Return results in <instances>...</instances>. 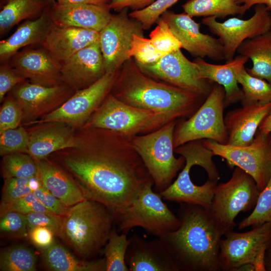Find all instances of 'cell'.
<instances>
[{"mask_svg": "<svg viewBox=\"0 0 271 271\" xmlns=\"http://www.w3.org/2000/svg\"><path fill=\"white\" fill-rule=\"evenodd\" d=\"M41 203L51 213L62 217L68 213L69 208L42 185L34 192Z\"/></svg>", "mask_w": 271, "mask_h": 271, "instance_id": "cell-47", "label": "cell"}, {"mask_svg": "<svg viewBox=\"0 0 271 271\" xmlns=\"http://www.w3.org/2000/svg\"><path fill=\"white\" fill-rule=\"evenodd\" d=\"M36 263V255L25 246H9L1 251V271H35Z\"/></svg>", "mask_w": 271, "mask_h": 271, "instance_id": "cell-35", "label": "cell"}, {"mask_svg": "<svg viewBox=\"0 0 271 271\" xmlns=\"http://www.w3.org/2000/svg\"><path fill=\"white\" fill-rule=\"evenodd\" d=\"M26 79L18 74L10 65L3 63L0 67V101L6 94Z\"/></svg>", "mask_w": 271, "mask_h": 271, "instance_id": "cell-48", "label": "cell"}, {"mask_svg": "<svg viewBox=\"0 0 271 271\" xmlns=\"http://www.w3.org/2000/svg\"><path fill=\"white\" fill-rule=\"evenodd\" d=\"M9 61L11 67L31 83L46 86L63 83L60 63L43 47L18 52Z\"/></svg>", "mask_w": 271, "mask_h": 271, "instance_id": "cell-20", "label": "cell"}, {"mask_svg": "<svg viewBox=\"0 0 271 271\" xmlns=\"http://www.w3.org/2000/svg\"><path fill=\"white\" fill-rule=\"evenodd\" d=\"M99 32L72 27H62L52 23L42 47L61 63L82 48L99 40Z\"/></svg>", "mask_w": 271, "mask_h": 271, "instance_id": "cell-24", "label": "cell"}, {"mask_svg": "<svg viewBox=\"0 0 271 271\" xmlns=\"http://www.w3.org/2000/svg\"><path fill=\"white\" fill-rule=\"evenodd\" d=\"M268 222H271V172L266 185L260 192L252 212L239 223L238 229Z\"/></svg>", "mask_w": 271, "mask_h": 271, "instance_id": "cell-37", "label": "cell"}, {"mask_svg": "<svg viewBox=\"0 0 271 271\" xmlns=\"http://www.w3.org/2000/svg\"><path fill=\"white\" fill-rule=\"evenodd\" d=\"M42 258L46 267L54 271H104L105 258L80 260L60 244L54 242L43 250Z\"/></svg>", "mask_w": 271, "mask_h": 271, "instance_id": "cell-30", "label": "cell"}, {"mask_svg": "<svg viewBox=\"0 0 271 271\" xmlns=\"http://www.w3.org/2000/svg\"><path fill=\"white\" fill-rule=\"evenodd\" d=\"M86 128L79 141V153L64 157L62 163L86 198L105 205L115 217L152 179L129 138L109 130Z\"/></svg>", "mask_w": 271, "mask_h": 271, "instance_id": "cell-1", "label": "cell"}, {"mask_svg": "<svg viewBox=\"0 0 271 271\" xmlns=\"http://www.w3.org/2000/svg\"><path fill=\"white\" fill-rule=\"evenodd\" d=\"M264 262L266 270H271V248L266 252Z\"/></svg>", "mask_w": 271, "mask_h": 271, "instance_id": "cell-55", "label": "cell"}, {"mask_svg": "<svg viewBox=\"0 0 271 271\" xmlns=\"http://www.w3.org/2000/svg\"><path fill=\"white\" fill-rule=\"evenodd\" d=\"M7 211H15L24 215L33 212L51 213L41 203L33 192L14 202L0 205V215Z\"/></svg>", "mask_w": 271, "mask_h": 271, "instance_id": "cell-44", "label": "cell"}, {"mask_svg": "<svg viewBox=\"0 0 271 271\" xmlns=\"http://www.w3.org/2000/svg\"><path fill=\"white\" fill-rule=\"evenodd\" d=\"M248 58L239 55L224 64L208 63L202 58L195 62L199 68L201 77L222 86L225 90V107L240 100L242 92L238 86L237 75L244 66Z\"/></svg>", "mask_w": 271, "mask_h": 271, "instance_id": "cell-26", "label": "cell"}, {"mask_svg": "<svg viewBox=\"0 0 271 271\" xmlns=\"http://www.w3.org/2000/svg\"><path fill=\"white\" fill-rule=\"evenodd\" d=\"M35 161L42 186L66 206L87 199L78 183L62 170L45 159Z\"/></svg>", "mask_w": 271, "mask_h": 271, "instance_id": "cell-27", "label": "cell"}, {"mask_svg": "<svg viewBox=\"0 0 271 271\" xmlns=\"http://www.w3.org/2000/svg\"><path fill=\"white\" fill-rule=\"evenodd\" d=\"M60 64L63 83L75 92L90 86L106 73L98 40Z\"/></svg>", "mask_w": 271, "mask_h": 271, "instance_id": "cell-19", "label": "cell"}, {"mask_svg": "<svg viewBox=\"0 0 271 271\" xmlns=\"http://www.w3.org/2000/svg\"><path fill=\"white\" fill-rule=\"evenodd\" d=\"M110 93L127 104L158 113L168 121L190 116L206 99L148 76L131 58L119 69Z\"/></svg>", "mask_w": 271, "mask_h": 271, "instance_id": "cell-3", "label": "cell"}, {"mask_svg": "<svg viewBox=\"0 0 271 271\" xmlns=\"http://www.w3.org/2000/svg\"><path fill=\"white\" fill-rule=\"evenodd\" d=\"M126 256L129 271H179L162 240H147L134 234Z\"/></svg>", "mask_w": 271, "mask_h": 271, "instance_id": "cell-21", "label": "cell"}, {"mask_svg": "<svg viewBox=\"0 0 271 271\" xmlns=\"http://www.w3.org/2000/svg\"><path fill=\"white\" fill-rule=\"evenodd\" d=\"M225 95L224 87L215 83L198 109L187 120L178 121L174 134V149L187 143L204 139L227 144L223 115Z\"/></svg>", "mask_w": 271, "mask_h": 271, "instance_id": "cell-9", "label": "cell"}, {"mask_svg": "<svg viewBox=\"0 0 271 271\" xmlns=\"http://www.w3.org/2000/svg\"><path fill=\"white\" fill-rule=\"evenodd\" d=\"M169 122L158 113L127 104L110 93L85 126L109 130L130 139L153 131Z\"/></svg>", "mask_w": 271, "mask_h": 271, "instance_id": "cell-8", "label": "cell"}, {"mask_svg": "<svg viewBox=\"0 0 271 271\" xmlns=\"http://www.w3.org/2000/svg\"><path fill=\"white\" fill-rule=\"evenodd\" d=\"M48 5L40 0H8L0 12V34L40 12Z\"/></svg>", "mask_w": 271, "mask_h": 271, "instance_id": "cell-32", "label": "cell"}, {"mask_svg": "<svg viewBox=\"0 0 271 271\" xmlns=\"http://www.w3.org/2000/svg\"><path fill=\"white\" fill-rule=\"evenodd\" d=\"M269 11L265 5H256L253 15L247 20L231 18L220 22L215 17H208L202 19V23L218 36L223 46L224 60L229 61L245 40L270 31Z\"/></svg>", "mask_w": 271, "mask_h": 271, "instance_id": "cell-15", "label": "cell"}, {"mask_svg": "<svg viewBox=\"0 0 271 271\" xmlns=\"http://www.w3.org/2000/svg\"><path fill=\"white\" fill-rule=\"evenodd\" d=\"M0 155L28 152L29 134L22 126L8 129L0 133Z\"/></svg>", "mask_w": 271, "mask_h": 271, "instance_id": "cell-38", "label": "cell"}, {"mask_svg": "<svg viewBox=\"0 0 271 271\" xmlns=\"http://www.w3.org/2000/svg\"><path fill=\"white\" fill-rule=\"evenodd\" d=\"M258 131L265 134H271V112L262 121Z\"/></svg>", "mask_w": 271, "mask_h": 271, "instance_id": "cell-52", "label": "cell"}, {"mask_svg": "<svg viewBox=\"0 0 271 271\" xmlns=\"http://www.w3.org/2000/svg\"><path fill=\"white\" fill-rule=\"evenodd\" d=\"M12 90V96L23 111V120L28 123L55 110L75 92L64 83L46 86L25 81Z\"/></svg>", "mask_w": 271, "mask_h": 271, "instance_id": "cell-17", "label": "cell"}, {"mask_svg": "<svg viewBox=\"0 0 271 271\" xmlns=\"http://www.w3.org/2000/svg\"><path fill=\"white\" fill-rule=\"evenodd\" d=\"M2 173L4 179H30L38 175L35 160L29 154L18 153L4 156Z\"/></svg>", "mask_w": 271, "mask_h": 271, "instance_id": "cell-36", "label": "cell"}, {"mask_svg": "<svg viewBox=\"0 0 271 271\" xmlns=\"http://www.w3.org/2000/svg\"><path fill=\"white\" fill-rule=\"evenodd\" d=\"M169 25L182 44V48L197 58L208 57L214 61L224 59L223 48L219 39L202 33L200 25L188 14L167 11L160 17Z\"/></svg>", "mask_w": 271, "mask_h": 271, "instance_id": "cell-18", "label": "cell"}, {"mask_svg": "<svg viewBox=\"0 0 271 271\" xmlns=\"http://www.w3.org/2000/svg\"><path fill=\"white\" fill-rule=\"evenodd\" d=\"M270 112L271 102L244 105L228 112L224 116L226 144L239 147L250 145L260 123Z\"/></svg>", "mask_w": 271, "mask_h": 271, "instance_id": "cell-22", "label": "cell"}, {"mask_svg": "<svg viewBox=\"0 0 271 271\" xmlns=\"http://www.w3.org/2000/svg\"><path fill=\"white\" fill-rule=\"evenodd\" d=\"M157 22V26L149 35L154 46L159 51L166 54L182 48L181 43L174 34L167 23L161 17Z\"/></svg>", "mask_w": 271, "mask_h": 271, "instance_id": "cell-39", "label": "cell"}, {"mask_svg": "<svg viewBox=\"0 0 271 271\" xmlns=\"http://www.w3.org/2000/svg\"><path fill=\"white\" fill-rule=\"evenodd\" d=\"M118 232L113 226L103 247L106 271H129L125 256L130 239L126 234Z\"/></svg>", "mask_w": 271, "mask_h": 271, "instance_id": "cell-33", "label": "cell"}, {"mask_svg": "<svg viewBox=\"0 0 271 271\" xmlns=\"http://www.w3.org/2000/svg\"><path fill=\"white\" fill-rule=\"evenodd\" d=\"M184 12L191 17H215L243 15L246 11L239 0H189L182 6Z\"/></svg>", "mask_w": 271, "mask_h": 271, "instance_id": "cell-31", "label": "cell"}, {"mask_svg": "<svg viewBox=\"0 0 271 271\" xmlns=\"http://www.w3.org/2000/svg\"><path fill=\"white\" fill-rule=\"evenodd\" d=\"M237 81L242 86V105L271 102V83L252 76L244 66L238 74Z\"/></svg>", "mask_w": 271, "mask_h": 271, "instance_id": "cell-34", "label": "cell"}, {"mask_svg": "<svg viewBox=\"0 0 271 271\" xmlns=\"http://www.w3.org/2000/svg\"><path fill=\"white\" fill-rule=\"evenodd\" d=\"M177 122L178 120H172L153 131L130 139L152 177L154 191L159 193L172 183L185 164L182 156L176 158L174 155V134Z\"/></svg>", "mask_w": 271, "mask_h": 271, "instance_id": "cell-6", "label": "cell"}, {"mask_svg": "<svg viewBox=\"0 0 271 271\" xmlns=\"http://www.w3.org/2000/svg\"><path fill=\"white\" fill-rule=\"evenodd\" d=\"M114 224L107 207L87 199L69 208L58 237L81 257L90 258L104 247Z\"/></svg>", "mask_w": 271, "mask_h": 271, "instance_id": "cell-5", "label": "cell"}, {"mask_svg": "<svg viewBox=\"0 0 271 271\" xmlns=\"http://www.w3.org/2000/svg\"><path fill=\"white\" fill-rule=\"evenodd\" d=\"M136 63L148 76L205 98L214 84L201 77L197 63L190 61L181 49L166 54L152 64Z\"/></svg>", "mask_w": 271, "mask_h": 271, "instance_id": "cell-13", "label": "cell"}, {"mask_svg": "<svg viewBox=\"0 0 271 271\" xmlns=\"http://www.w3.org/2000/svg\"><path fill=\"white\" fill-rule=\"evenodd\" d=\"M179 0H156L150 6L132 11L129 16L139 22L144 30H148L157 22L162 15Z\"/></svg>", "mask_w": 271, "mask_h": 271, "instance_id": "cell-41", "label": "cell"}, {"mask_svg": "<svg viewBox=\"0 0 271 271\" xmlns=\"http://www.w3.org/2000/svg\"><path fill=\"white\" fill-rule=\"evenodd\" d=\"M109 7L88 3L60 5L56 3L49 11L53 24L62 27H72L100 32L112 15Z\"/></svg>", "mask_w": 271, "mask_h": 271, "instance_id": "cell-23", "label": "cell"}, {"mask_svg": "<svg viewBox=\"0 0 271 271\" xmlns=\"http://www.w3.org/2000/svg\"><path fill=\"white\" fill-rule=\"evenodd\" d=\"M40 1H42L45 2L48 5V6H52L56 3L55 0H40Z\"/></svg>", "mask_w": 271, "mask_h": 271, "instance_id": "cell-56", "label": "cell"}, {"mask_svg": "<svg viewBox=\"0 0 271 271\" xmlns=\"http://www.w3.org/2000/svg\"><path fill=\"white\" fill-rule=\"evenodd\" d=\"M185 164L176 180L159 194L164 200L210 207L220 176L212 152L202 140L191 141L174 149Z\"/></svg>", "mask_w": 271, "mask_h": 271, "instance_id": "cell-4", "label": "cell"}, {"mask_svg": "<svg viewBox=\"0 0 271 271\" xmlns=\"http://www.w3.org/2000/svg\"><path fill=\"white\" fill-rule=\"evenodd\" d=\"M87 3L94 5L109 7L111 0H87Z\"/></svg>", "mask_w": 271, "mask_h": 271, "instance_id": "cell-54", "label": "cell"}, {"mask_svg": "<svg viewBox=\"0 0 271 271\" xmlns=\"http://www.w3.org/2000/svg\"><path fill=\"white\" fill-rule=\"evenodd\" d=\"M26 216L28 230L36 227H46L51 230L55 236H58L63 217L46 212H33Z\"/></svg>", "mask_w": 271, "mask_h": 271, "instance_id": "cell-46", "label": "cell"}, {"mask_svg": "<svg viewBox=\"0 0 271 271\" xmlns=\"http://www.w3.org/2000/svg\"><path fill=\"white\" fill-rule=\"evenodd\" d=\"M60 5H69L87 3V0H55Z\"/></svg>", "mask_w": 271, "mask_h": 271, "instance_id": "cell-53", "label": "cell"}, {"mask_svg": "<svg viewBox=\"0 0 271 271\" xmlns=\"http://www.w3.org/2000/svg\"><path fill=\"white\" fill-rule=\"evenodd\" d=\"M178 217L179 227L160 237L178 270H220V244L226 231L200 205L181 203Z\"/></svg>", "mask_w": 271, "mask_h": 271, "instance_id": "cell-2", "label": "cell"}, {"mask_svg": "<svg viewBox=\"0 0 271 271\" xmlns=\"http://www.w3.org/2000/svg\"><path fill=\"white\" fill-rule=\"evenodd\" d=\"M51 24L49 11H44L34 20L22 24L11 36L0 42L1 62L9 61L23 47L41 44Z\"/></svg>", "mask_w": 271, "mask_h": 271, "instance_id": "cell-28", "label": "cell"}, {"mask_svg": "<svg viewBox=\"0 0 271 271\" xmlns=\"http://www.w3.org/2000/svg\"><path fill=\"white\" fill-rule=\"evenodd\" d=\"M214 156L225 159L228 166L238 167L254 180L260 192L266 185L271 172V134L258 131L252 142L244 147L221 144L212 140H202Z\"/></svg>", "mask_w": 271, "mask_h": 271, "instance_id": "cell-12", "label": "cell"}, {"mask_svg": "<svg viewBox=\"0 0 271 271\" xmlns=\"http://www.w3.org/2000/svg\"><path fill=\"white\" fill-rule=\"evenodd\" d=\"M156 0H111L109 5L110 9L120 12L125 8H129L132 11L144 9Z\"/></svg>", "mask_w": 271, "mask_h": 271, "instance_id": "cell-50", "label": "cell"}, {"mask_svg": "<svg viewBox=\"0 0 271 271\" xmlns=\"http://www.w3.org/2000/svg\"><path fill=\"white\" fill-rule=\"evenodd\" d=\"M23 117V111L20 106L11 95L1 108L0 133L19 127Z\"/></svg>", "mask_w": 271, "mask_h": 271, "instance_id": "cell-43", "label": "cell"}, {"mask_svg": "<svg viewBox=\"0 0 271 271\" xmlns=\"http://www.w3.org/2000/svg\"><path fill=\"white\" fill-rule=\"evenodd\" d=\"M239 3L246 12L252 6L256 5H265L269 11L271 10V0H239Z\"/></svg>", "mask_w": 271, "mask_h": 271, "instance_id": "cell-51", "label": "cell"}, {"mask_svg": "<svg viewBox=\"0 0 271 271\" xmlns=\"http://www.w3.org/2000/svg\"><path fill=\"white\" fill-rule=\"evenodd\" d=\"M153 180L146 183L122 212L115 217L118 231L127 234L133 227H140L160 238L180 226L177 217L153 189Z\"/></svg>", "mask_w": 271, "mask_h": 271, "instance_id": "cell-7", "label": "cell"}, {"mask_svg": "<svg viewBox=\"0 0 271 271\" xmlns=\"http://www.w3.org/2000/svg\"><path fill=\"white\" fill-rule=\"evenodd\" d=\"M33 131L29 134L28 153L35 160L66 148H79V143L70 128L62 122H53Z\"/></svg>", "mask_w": 271, "mask_h": 271, "instance_id": "cell-25", "label": "cell"}, {"mask_svg": "<svg viewBox=\"0 0 271 271\" xmlns=\"http://www.w3.org/2000/svg\"><path fill=\"white\" fill-rule=\"evenodd\" d=\"M29 180L18 178L5 179L1 205L14 202L32 192L29 186Z\"/></svg>", "mask_w": 271, "mask_h": 271, "instance_id": "cell-45", "label": "cell"}, {"mask_svg": "<svg viewBox=\"0 0 271 271\" xmlns=\"http://www.w3.org/2000/svg\"><path fill=\"white\" fill-rule=\"evenodd\" d=\"M237 52L250 59L251 68L246 69L252 76L271 83V31L245 40Z\"/></svg>", "mask_w": 271, "mask_h": 271, "instance_id": "cell-29", "label": "cell"}, {"mask_svg": "<svg viewBox=\"0 0 271 271\" xmlns=\"http://www.w3.org/2000/svg\"><path fill=\"white\" fill-rule=\"evenodd\" d=\"M55 235L50 229L36 227L28 230V237L31 242L37 248L44 250L55 242Z\"/></svg>", "mask_w": 271, "mask_h": 271, "instance_id": "cell-49", "label": "cell"}, {"mask_svg": "<svg viewBox=\"0 0 271 271\" xmlns=\"http://www.w3.org/2000/svg\"><path fill=\"white\" fill-rule=\"evenodd\" d=\"M165 54L157 50L150 39L138 35H134L128 54L129 58L133 57L137 63L142 64L155 63Z\"/></svg>", "mask_w": 271, "mask_h": 271, "instance_id": "cell-40", "label": "cell"}, {"mask_svg": "<svg viewBox=\"0 0 271 271\" xmlns=\"http://www.w3.org/2000/svg\"><path fill=\"white\" fill-rule=\"evenodd\" d=\"M259 193L252 177L235 167L228 181L216 185L208 209L227 232L236 225L234 219L240 212H246L254 208Z\"/></svg>", "mask_w": 271, "mask_h": 271, "instance_id": "cell-11", "label": "cell"}, {"mask_svg": "<svg viewBox=\"0 0 271 271\" xmlns=\"http://www.w3.org/2000/svg\"><path fill=\"white\" fill-rule=\"evenodd\" d=\"M0 216L1 234L18 238L28 236L26 215L15 211H7Z\"/></svg>", "mask_w": 271, "mask_h": 271, "instance_id": "cell-42", "label": "cell"}, {"mask_svg": "<svg viewBox=\"0 0 271 271\" xmlns=\"http://www.w3.org/2000/svg\"><path fill=\"white\" fill-rule=\"evenodd\" d=\"M119 71L107 72L90 86L75 92L60 106L36 122H58L73 126L85 123L110 93Z\"/></svg>", "mask_w": 271, "mask_h": 271, "instance_id": "cell-14", "label": "cell"}, {"mask_svg": "<svg viewBox=\"0 0 271 271\" xmlns=\"http://www.w3.org/2000/svg\"><path fill=\"white\" fill-rule=\"evenodd\" d=\"M222 238L218 255L220 270L237 271L245 264L256 270H266L265 257L271 248V222L255 226L246 232L228 231Z\"/></svg>", "mask_w": 271, "mask_h": 271, "instance_id": "cell-10", "label": "cell"}, {"mask_svg": "<svg viewBox=\"0 0 271 271\" xmlns=\"http://www.w3.org/2000/svg\"><path fill=\"white\" fill-rule=\"evenodd\" d=\"M128 9L112 15L99 32L98 41L106 73L119 70L130 59L128 54L134 35L144 36L141 24L129 16Z\"/></svg>", "mask_w": 271, "mask_h": 271, "instance_id": "cell-16", "label": "cell"}]
</instances>
